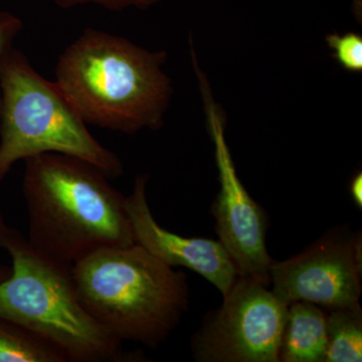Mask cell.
Wrapping results in <instances>:
<instances>
[{"label": "cell", "mask_w": 362, "mask_h": 362, "mask_svg": "<svg viewBox=\"0 0 362 362\" xmlns=\"http://www.w3.org/2000/svg\"><path fill=\"white\" fill-rule=\"evenodd\" d=\"M166 52L87 28L62 52L54 83L86 124L134 134L160 129L173 89Z\"/></svg>", "instance_id": "1"}, {"label": "cell", "mask_w": 362, "mask_h": 362, "mask_svg": "<svg viewBox=\"0 0 362 362\" xmlns=\"http://www.w3.org/2000/svg\"><path fill=\"white\" fill-rule=\"evenodd\" d=\"M148 180V175H138L132 192L125 197L136 244L169 266L197 272L225 296L239 277L230 255L220 240L182 237L162 228L147 201Z\"/></svg>", "instance_id": "9"}, {"label": "cell", "mask_w": 362, "mask_h": 362, "mask_svg": "<svg viewBox=\"0 0 362 362\" xmlns=\"http://www.w3.org/2000/svg\"><path fill=\"white\" fill-rule=\"evenodd\" d=\"M327 347L325 362L362 361V310L356 303L326 310Z\"/></svg>", "instance_id": "11"}, {"label": "cell", "mask_w": 362, "mask_h": 362, "mask_svg": "<svg viewBox=\"0 0 362 362\" xmlns=\"http://www.w3.org/2000/svg\"><path fill=\"white\" fill-rule=\"evenodd\" d=\"M54 4L63 9H71L73 7L95 4L112 11H122L130 7L138 9H148L156 6L161 0H54Z\"/></svg>", "instance_id": "14"}, {"label": "cell", "mask_w": 362, "mask_h": 362, "mask_svg": "<svg viewBox=\"0 0 362 362\" xmlns=\"http://www.w3.org/2000/svg\"><path fill=\"white\" fill-rule=\"evenodd\" d=\"M206 107L209 132L220 175L221 189L213 204L218 240L233 259L240 277L270 287L273 259L266 246L267 218L263 209L247 194L233 164L225 138V122L211 96L204 74L197 71Z\"/></svg>", "instance_id": "7"}, {"label": "cell", "mask_w": 362, "mask_h": 362, "mask_svg": "<svg viewBox=\"0 0 362 362\" xmlns=\"http://www.w3.org/2000/svg\"><path fill=\"white\" fill-rule=\"evenodd\" d=\"M0 247L13 261L8 277L0 282V315L54 345L68 361H124L122 342L81 304L73 264L33 246L1 213Z\"/></svg>", "instance_id": "4"}, {"label": "cell", "mask_w": 362, "mask_h": 362, "mask_svg": "<svg viewBox=\"0 0 362 362\" xmlns=\"http://www.w3.org/2000/svg\"><path fill=\"white\" fill-rule=\"evenodd\" d=\"M73 277L85 310L121 342L156 349L188 310L185 274L138 244L93 252L73 264Z\"/></svg>", "instance_id": "3"}, {"label": "cell", "mask_w": 362, "mask_h": 362, "mask_svg": "<svg viewBox=\"0 0 362 362\" xmlns=\"http://www.w3.org/2000/svg\"><path fill=\"white\" fill-rule=\"evenodd\" d=\"M327 313L318 305H288L280 347V362H325Z\"/></svg>", "instance_id": "10"}, {"label": "cell", "mask_w": 362, "mask_h": 362, "mask_svg": "<svg viewBox=\"0 0 362 362\" xmlns=\"http://www.w3.org/2000/svg\"><path fill=\"white\" fill-rule=\"evenodd\" d=\"M218 310L204 319L192 349L199 362H280L287 318L283 303L269 286L238 277Z\"/></svg>", "instance_id": "6"}, {"label": "cell", "mask_w": 362, "mask_h": 362, "mask_svg": "<svg viewBox=\"0 0 362 362\" xmlns=\"http://www.w3.org/2000/svg\"><path fill=\"white\" fill-rule=\"evenodd\" d=\"M351 11L354 16H356L357 21L361 23L362 0H351Z\"/></svg>", "instance_id": "17"}, {"label": "cell", "mask_w": 362, "mask_h": 362, "mask_svg": "<svg viewBox=\"0 0 362 362\" xmlns=\"http://www.w3.org/2000/svg\"><path fill=\"white\" fill-rule=\"evenodd\" d=\"M0 362L69 361L54 345L0 315Z\"/></svg>", "instance_id": "12"}, {"label": "cell", "mask_w": 362, "mask_h": 362, "mask_svg": "<svg viewBox=\"0 0 362 362\" xmlns=\"http://www.w3.org/2000/svg\"><path fill=\"white\" fill-rule=\"evenodd\" d=\"M23 28V23L20 18L8 11H0V59L13 47L14 40L20 35Z\"/></svg>", "instance_id": "15"}, {"label": "cell", "mask_w": 362, "mask_h": 362, "mask_svg": "<svg viewBox=\"0 0 362 362\" xmlns=\"http://www.w3.org/2000/svg\"><path fill=\"white\" fill-rule=\"evenodd\" d=\"M350 194L357 206L362 207V175L361 173L354 176L350 182Z\"/></svg>", "instance_id": "16"}, {"label": "cell", "mask_w": 362, "mask_h": 362, "mask_svg": "<svg viewBox=\"0 0 362 362\" xmlns=\"http://www.w3.org/2000/svg\"><path fill=\"white\" fill-rule=\"evenodd\" d=\"M326 42L333 51V56L343 68L349 71L362 70V37L357 33L345 35L331 33L326 37Z\"/></svg>", "instance_id": "13"}, {"label": "cell", "mask_w": 362, "mask_h": 362, "mask_svg": "<svg viewBox=\"0 0 362 362\" xmlns=\"http://www.w3.org/2000/svg\"><path fill=\"white\" fill-rule=\"evenodd\" d=\"M28 239L40 251L76 263L104 247L136 244L125 197L94 164L61 153L25 160Z\"/></svg>", "instance_id": "2"}, {"label": "cell", "mask_w": 362, "mask_h": 362, "mask_svg": "<svg viewBox=\"0 0 362 362\" xmlns=\"http://www.w3.org/2000/svg\"><path fill=\"white\" fill-rule=\"evenodd\" d=\"M361 254L358 233L324 237L297 256L272 262V292L286 305L310 302L326 310L358 303Z\"/></svg>", "instance_id": "8"}, {"label": "cell", "mask_w": 362, "mask_h": 362, "mask_svg": "<svg viewBox=\"0 0 362 362\" xmlns=\"http://www.w3.org/2000/svg\"><path fill=\"white\" fill-rule=\"evenodd\" d=\"M0 185L16 162L61 153L94 164L109 177L122 161L98 141L56 83L33 68L13 47L0 59Z\"/></svg>", "instance_id": "5"}, {"label": "cell", "mask_w": 362, "mask_h": 362, "mask_svg": "<svg viewBox=\"0 0 362 362\" xmlns=\"http://www.w3.org/2000/svg\"><path fill=\"white\" fill-rule=\"evenodd\" d=\"M9 274H11L9 269H7L6 267L0 266V282L8 277Z\"/></svg>", "instance_id": "18"}]
</instances>
